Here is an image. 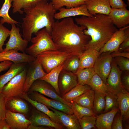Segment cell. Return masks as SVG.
I'll use <instances>...</instances> for the list:
<instances>
[{"mask_svg":"<svg viewBox=\"0 0 129 129\" xmlns=\"http://www.w3.org/2000/svg\"><path fill=\"white\" fill-rule=\"evenodd\" d=\"M86 29L75 24L72 18L67 17L54 22L51 36L58 50L80 57L91 39L84 33Z\"/></svg>","mask_w":129,"mask_h":129,"instance_id":"cell-1","label":"cell"},{"mask_svg":"<svg viewBox=\"0 0 129 129\" xmlns=\"http://www.w3.org/2000/svg\"><path fill=\"white\" fill-rule=\"evenodd\" d=\"M23 10L25 13L22 18L23 39L30 41L33 33L44 28L51 35L56 11L51 2L43 0Z\"/></svg>","mask_w":129,"mask_h":129,"instance_id":"cell-2","label":"cell"},{"mask_svg":"<svg viewBox=\"0 0 129 129\" xmlns=\"http://www.w3.org/2000/svg\"><path fill=\"white\" fill-rule=\"evenodd\" d=\"M75 20L77 24L86 27L87 29L84 30V33L91 38L85 49L99 51L118 30L108 15L98 14L91 17L82 16L76 18Z\"/></svg>","mask_w":129,"mask_h":129,"instance_id":"cell-3","label":"cell"},{"mask_svg":"<svg viewBox=\"0 0 129 129\" xmlns=\"http://www.w3.org/2000/svg\"><path fill=\"white\" fill-rule=\"evenodd\" d=\"M34 34L35 36L32 38L30 40L32 44L25 51L27 54L36 58L38 54L43 52L58 50L51 35L45 28Z\"/></svg>","mask_w":129,"mask_h":129,"instance_id":"cell-4","label":"cell"},{"mask_svg":"<svg viewBox=\"0 0 129 129\" xmlns=\"http://www.w3.org/2000/svg\"><path fill=\"white\" fill-rule=\"evenodd\" d=\"M72 55L58 50H48L38 54L36 58L40 60L43 69L48 73Z\"/></svg>","mask_w":129,"mask_h":129,"instance_id":"cell-5","label":"cell"},{"mask_svg":"<svg viewBox=\"0 0 129 129\" xmlns=\"http://www.w3.org/2000/svg\"><path fill=\"white\" fill-rule=\"evenodd\" d=\"M26 68L13 78L3 87L1 94L7 100L11 98L20 97L23 93L27 72Z\"/></svg>","mask_w":129,"mask_h":129,"instance_id":"cell-6","label":"cell"},{"mask_svg":"<svg viewBox=\"0 0 129 129\" xmlns=\"http://www.w3.org/2000/svg\"><path fill=\"white\" fill-rule=\"evenodd\" d=\"M29 90L32 92H38L61 102L71 108V103L65 100L57 94L54 88L50 84L45 81L39 79L36 80L32 84Z\"/></svg>","mask_w":129,"mask_h":129,"instance_id":"cell-7","label":"cell"},{"mask_svg":"<svg viewBox=\"0 0 129 129\" xmlns=\"http://www.w3.org/2000/svg\"><path fill=\"white\" fill-rule=\"evenodd\" d=\"M122 72L113 59L111 63V71L106 81L108 91L117 95L125 89L121 81Z\"/></svg>","mask_w":129,"mask_h":129,"instance_id":"cell-8","label":"cell"},{"mask_svg":"<svg viewBox=\"0 0 129 129\" xmlns=\"http://www.w3.org/2000/svg\"><path fill=\"white\" fill-rule=\"evenodd\" d=\"M113 59L111 53H102L97 59L93 67L95 73L101 77L106 84L111 71Z\"/></svg>","mask_w":129,"mask_h":129,"instance_id":"cell-9","label":"cell"},{"mask_svg":"<svg viewBox=\"0 0 129 129\" xmlns=\"http://www.w3.org/2000/svg\"><path fill=\"white\" fill-rule=\"evenodd\" d=\"M15 24L13 23L11 24V28L10 30V38L5 44L6 47L3 51L14 49L25 53L29 42L22 38L20 33L19 28L16 27Z\"/></svg>","mask_w":129,"mask_h":129,"instance_id":"cell-10","label":"cell"},{"mask_svg":"<svg viewBox=\"0 0 129 129\" xmlns=\"http://www.w3.org/2000/svg\"><path fill=\"white\" fill-rule=\"evenodd\" d=\"M129 37V26L119 28L104 45L99 52L101 53L106 52L111 53L118 50L120 44Z\"/></svg>","mask_w":129,"mask_h":129,"instance_id":"cell-11","label":"cell"},{"mask_svg":"<svg viewBox=\"0 0 129 129\" xmlns=\"http://www.w3.org/2000/svg\"><path fill=\"white\" fill-rule=\"evenodd\" d=\"M30 63L27 71L25 82L23 92L27 93L33 82L45 76L47 74L43 69L40 60L37 58Z\"/></svg>","mask_w":129,"mask_h":129,"instance_id":"cell-12","label":"cell"},{"mask_svg":"<svg viewBox=\"0 0 129 129\" xmlns=\"http://www.w3.org/2000/svg\"><path fill=\"white\" fill-rule=\"evenodd\" d=\"M78 84L76 74L63 69L58 77V86L62 96Z\"/></svg>","mask_w":129,"mask_h":129,"instance_id":"cell-13","label":"cell"},{"mask_svg":"<svg viewBox=\"0 0 129 129\" xmlns=\"http://www.w3.org/2000/svg\"><path fill=\"white\" fill-rule=\"evenodd\" d=\"M32 99L42 103L47 107H51L67 114H74L71 108L68 106L59 101L47 98L38 92H32Z\"/></svg>","mask_w":129,"mask_h":129,"instance_id":"cell-14","label":"cell"},{"mask_svg":"<svg viewBox=\"0 0 129 129\" xmlns=\"http://www.w3.org/2000/svg\"><path fill=\"white\" fill-rule=\"evenodd\" d=\"M24 115L6 109L5 119L11 129H27L31 123Z\"/></svg>","mask_w":129,"mask_h":129,"instance_id":"cell-15","label":"cell"},{"mask_svg":"<svg viewBox=\"0 0 129 129\" xmlns=\"http://www.w3.org/2000/svg\"><path fill=\"white\" fill-rule=\"evenodd\" d=\"M36 59V58L25 53H19L14 49L0 52V62L9 61L15 64L30 63L35 61Z\"/></svg>","mask_w":129,"mask_h":129,"instance_id":"cell-16","label":"cell"},{"mask_svg":"<svg viewBox=\"0 0 129 129\" xmlns=\"http://www.w3.org/2000/svg\"><path fill=\"white\" fill-rule=\"evenodd\" d=\"M31 124L35 126L52 127L56 129H61L64 126L53 121L49 116L38 110L34 111L29 119Z\"/></svg>","mask_w":129,"mask_h":129,"instance_id":"cell-17","label":"cell"},{"mask_svg":"<svg viewBox=\"0 0 129 129\" xmlns=\"http://www.w3.org/2000/svg\"><path fill=\"white\" fill-rule=\"evenodd\" d=\"M85 4L92 15L98 14L108 15L112 9L108 0H87Z\"/></svg>","mask_w":129,"mask_h":129,"instance_id":"cell-18","label":"cell"},{"mask_svg":"<svg viewBox=\"0 0 129 129\" xmlns=\"http://www.w3.org/2000/svg\"><path fill=\"white\" fill-rule=\"evenodd\" d=\"M58 10L59 12L56 13L54 16V18L58 20L79 15L88 17H91L93 16L89 13L85 4L70 8H65L63 7Z\"/></svg>","mask_w":129,"mask_h":129,"instance_id":"cell-19","label":"cell"},{"mask_svg":"<svg viewBox=\"0 0 129 129\" xmlns=\"http://www.w3.org/2000/svg\"><path fill=\"white\" fill-rule=\"evenodd\" d=\"M114 25L119 28L129 24V11L126 9L112 8L108 15Z\"/></svg>","mask_w":129,"mask_h":129,"instance_id":"cell-20","label":"cell"},{"mask_svg":"<svg viewBox=\"0 0 129 129\" xmlns=\"http://www.w3.org/2000/svg\"><path fill=\"white\" fill-rule=\"evenodd\" d=\"M47 107L53 111L62 125L68 129H81L78 119L74 114H68L50 107Z\"/></svg>","mask_w":129,"mask_h":129,"instance_id":"cell-21","label":"cell"},{"mask_svg":"<svg viewBox=\"0 0 129 129\" xmlns=\"http://www.w3.org/2000/svg\"><path fill=\"white\" fill-rule=\"evenodd\" d=\"M101 54L94 49H86L80 57L79 65L77 71L86 68L93 67L96 61Z\"/></svg>","mask_w":129,"mask_h":129,"instance_id":"cell-22","label":"cell"},{"mask_svg":"<svg viewBox=\"0 0 129 129\" xmlns=\"http://www.w3.org/2000/svg\"><path fill=\"white\" fill-rule=\"evenodd\" d=\"M118 108L122 121L127 120L129 118V93L125 89L116 95Z\"/></svg>","mask_w":129,"mask_h":129,"instance_id":"cell-23","label":"cell"},{"mask_svg":"<svg viewBox=\"0 0 129 129\" xmlns=\"http://www.w3.org/2000/svg\"><path fill=\"white\" fill-rule=\"evenodd\" d=\"M119 109V108H114L97 116L95 126L98 129H111L113 118Z\"/></svg>","mask_w":129,"mask_h":129,"instance_id":"cell-24","label":"cell"},{"mask_svg":"<svg viewBox=\"0 0 129 129\" xmlns=\"http://www.w3.org/2000/svg\"><path fill=\"white\" fill-rule=\"evenodd\" d=\"M26 63H13L6 73L0 75V94H1L2 89L4 86L24 69Z\"/></svg>","mask_w":129,"mask_h":129,"instance_id":"cell-25","label":"cell"},{"mask_svg":"<svg viewBox=\"0 0 129 129\" xmlns=\"http://www.w3.org/2000/svg\"><path fill=\"white\" fill-rule=\"evenodd\" d=\"M20 97L28 102L37 110L47 115L54 122L63 126L55 113L52 111L49 110L45 105L31 99L27 93H24Z\"/></svg>","mask_w":129,"mask_h":129,"instance_id":"cell-26","label":"cell"},{"mask_svg":"<svg viewBox=\"0 0 129 129\" xmlns=\"http://www.w3.org/2000/svg\"><path fill=\"white\" fill-rule=\"evenodd\" d=\"M6 107L12 112L24 114L27 113L29 111L28 106L27 103L19 97H12L8 99Z\"/></svg>","mask_w":129,"mask_h":129,"instance_id":"cell-27","label":"cell"},{"mask_svg":"<svg viewBox=\"0 0 129 129\" xmlns=\"http://www.w3.org/2000/svg\"><path fill=\"white\" fill-rule=\"evenodd\" d=\"M64 65V63L39 79L45 81L50 84L54 88L59 95V92L58 86V80L59 74L63 69Z\"/></svg>","mask_w":129,"mask_h":129,"instance_id":"cell-28","label":"cell"},{"mask_svg":"<svg viewBox=\"0 0 129 129\" xmlns=\"http://www.w3.org/2000/svg\"><path fill=\"white\" fill-rule=\"evenodd\" d=\"M95 91L92 88L72 101L77 104L93 110Z\"/></svg>","mask_w":129,"mask_h":129,"instance_id":"cell-29","label":"cell"},{"mask_svg":"<svg viewBox=\"0 0 129 129\" xmlns=\"http://www.w3.org/2000/svg\"><path fill=\"white\" fill-rule=\"evenodd\" d=\"M91 88L87 85H77L61 97L66 101L70 102L73 100L81 95Z\"/></svg>","mask_w":129,"mask_h":129,"instance_id":"cell-30","label":"cell"},{"mask_svg":"<svg viewBox=\"0 0 129 129\" xmlns=\"http://www.w3.org/2000/svg\"><path fill=\"white\" fill-rule=\"evenodd\" d=\"M12 0H5L0 10V17H2L0 19V23L2 24L7 23L11 24L13 23L17 24L19 23L12 19L9 15V11L12 6Z\"/></svg>","mask_w":129,"mask_h":129,"instance_id":"cell-31","label":"cell"},{"mask_svg":"<svg viewBox=\"0 0 129 129\" xmlns=\"http://www.w3.org/2000/svg\"><path fill=\"white\" fill-rule=\"evenodd\" d=\"M94 91L100 92L105 96L108 92L106 84L101 77L95 73L87 84Z\"/></svg>","mask_w":129,"mask_h":129,"instance_id":"cell-32","label":"cell"},{"mask_svg":"<svg viewBox=\"0 0 129 129\" xmlns=\"http://www.w3.org/2000/svg\"><path fill=\"white\" fill-rule=\"evenodd\" d=\"M55 10L57 11L64 6L67 8L77 7L85 4L87 0H50Z\"/></svg>","mask_w":129,"mask_h":129,"instance_id":"cell-33","label":"cell"},{"mask_svg":"<svg viewBox=\"0 0 129 129\" xmlns=\"http://www.w3.org/2000/svg\"><path fill=\"white\" fill-rule=\"evenodd\" d=\"M43 0H12V12L13 13H19L22 14V10L27 7L34 5Z\"/></svg>","mask_w":129,"mask_h":129,"instance_id":"cell-34","label":"cell"},{"mask_svg":"<svg viewBox=\"0 0 129 129\" xmlns=\"http://www.w3.org/2000/svg\"><path fill=\"white\" fill-rule=\"evenodd\" d=\"M95 74L93 67L86 68L77 71L76 74L78 84L81 85H87Z\"/></svg>","mask_w":129,"mask_h":129,"instance_id":"cell-35","label":"cell"},{"mask_svg":"<svg viewBox=\"0 0 129 129\" xmlns=\"http://www.w3.org/2000/svg\"><path fill=\"white\" fill-rule=\"evenodd\" d=\"M70 102L71 105V108L73 113L78 119L84 116L95 115V114L92 110L79 105L72 101Z\"/></svg>","mask_w":129,"mask_h":129,"instance_id":"cell-36","label":"cell"},{"mask_svg":"<svg viewBox=\"0 0 129 129\" xmlns=\"http://www.w3.org/2000/svg\"><path fill=\"white\" fill-rule=\"evenodd\" d=\"M105 97L103 94L95 91L93 110L95 113H99L104 110L105 106Z\"/></svg>","mask_w":129,"mask_h":129,"instance_id":"cell-37","label":"cell"},{"mask_svg":"<svg viewBox=\"0 0 129 129\" xmlns=\"http://www.w3.org/2000/svg\"><path fill=\"white\" fill-rule=\"evenodd\" d=\"M79 63L80 56L73 55L65 61L63 69L76 74L79 67Z\"/></svg>","mask_w":129,"mask_h":129,"instance_id":"cell-38","label":"cell"},{"mask_svg":"<svg viewBox=\"0 0 129 129\" xmlns=\"http://www.w3.org/2000/svg\"><path fill=\"white\" fill-rule=\"evenodd\" d=\"M105 97V106L104 110V113L109 111L113 108H118L116 95L108 91Z\"/></svg>","mask_w":129,"mask_h":129,"instance_id":"cell-39","label":"cell"},{"mask_svg":"<svg viewBox=\"0 0 129 129\" xmlns=\"http://www.w3.org/2000/svg\"><path fill=\"white\" fill-rule=\"evenodd\" d=\"M97 117L95 116H84L78 119L81 129H90L95 128Z\"/></svg>","mask_w":129,"mask_h":129,"instance_id":"cell-40","label":"cell"},{"mask_svg":"<svg viewBox=\"0 0 129 129\" xmlns=\"http://www.w3.org/2000/svg\"><path fill=\"white\" fill-rule=\"evenodd\" d=\"M113 59L122 71H129V59L121 56H116Z\"/></svg>","mask_w":129,"mask_h":129,"instance_id":"cell-41","label":"cell"},{"mask_svg":"<svg viewBox=\"0 0 129 129\" xmlns=\"http://www.w3.org/2000/svg\"><path fill=\"white\" fill-rule=\"evenodd\" d=\"M10 31L0 23V52L4 51L3 46L7 37L10 36Z\"/></svg>","mask_w":129,"mask_h":129,"instance_id":"cell-42","label":"cell"},{"mask_svg":"<svg viewBox=\"0 0 129 129\" xmlns=\"http://www.w3.org/2000/svg\"><path fill=\"white\" fill-rule=\"evenodd\" d=\"M7 99L0 94V120L5 118L6 113Z\"/></svg>","mask_w":129,"mask_h":129,"instance_id":"cell-43","label":"cell"},{"mask_svg":"<svg viewBox=\"0 0 129 129\" xmlns=\"http://www.w3.org/2000/svg\"><path fill=\"white\" fill-rule=\"evenodd\" d=\"M122 119L120 114H116L113 121L112 126V129H122Z\"/></svg>","mask_w":129,"mask_h":129,"instance_id":"cell-44","label":"cell"},{"mask_svg":"<svg viewBox=\"0 0 129 129\" xmlns=\"http://www.w3.org/2000/svg\"><path fill=\"white\" fill-rule=\"evenodd\" d=\"M112 8L119 9H126L127 5L122 0H108Z\"/></svg>","mask_w":129,"mask_h":129,"instance_id":"cell-45","label":"cell"},{"mask_svg":"<svg viewBox=\"0 0 129 129\" xmlns=\"http://www.w3.org/2000/svg\"><path fill=\"white\" fill-rule=\"evenodd\" d=\"M123 73H122L121 79L122 84L127 90L129 91V71H125Z\"/></svg>","mask_w":129,"mask_h":129,"instance_id":"cell-46","label":"cell"},{"mask_svg":"<svg viewBox=\"0 0 129 129\" xmlns=\"http://www.w3.org/2000/svg\"><path fill=\"white\" fill-rule=\"evenodd\" d=\"M10 61H4L0 63V73L2 71L7 70L13 64Z\"/></svg>","mask_w":129,"mask_h":129,"instance_id":"cell-47","label":"cell"},{"mask_svg":"<svg viewBox=\"0 0 129 129\" xmlns=\"http://www.w3.org/2000/svg\"><path fill=\"white\" fill-rule=\"evenodd\" d=\"M111 54L113 58L116 56H121L129 59V52H122L117 50L111 53Z\"/></svg>","mask_w":129,"mask_h":129,"instance_id":"cell-48","label":"cell"},{"mask_svg":"<svg viewBox=\"0 0 129 129\" xmlns=\"http://www.w3.org/2000/svg\"><path fill=\"white\" fill-rule=\"evenodd\" d=\"M129 48V37L127 38L120 44L118 50L119 51H124Z\"/></svg>","mask_w":129,"mask_h":129,"instance_id":"cell-49","label":"cell"},{"mask_svg":"<svg viewBox=\"0 0 129 129\" xmlns=\"http://www.w3.org/2000/svg\"><path fill=\"white\" fill-rule=\"evenodd\" d=\"M10 128L5 118L0 120V129H10Z\"/></svg>","mask_w":129,"mask_h":129,"instance_id":"cell-50","label":"cell"},{"mask_svg":"<svg viewBox=\"0 0 129 129\" xmlns=\"http://www.w3.org/2000/svg\"><path fill=\"white\" fill-rule=\"evenodd\" d=\"M43 126H35L30 124L27 129H48L49 128Z\"/></svg>","mask_w":129,"mask_h":129,"instance_id":"cell-51","label":"cell"},{"mask_svg":"<svg viewBox=\"0 0 129 129\" xmlns=\"http://www.w3.org/2000/svg\"><path fill=\"white\" fill-rule=\"evenodd\" d=\"M128 0V1H129V0Z\"/></svg>","mask_w":129,"mask_h":129,"instance_id":"cell-52","label":"cell"}]
</instances>
